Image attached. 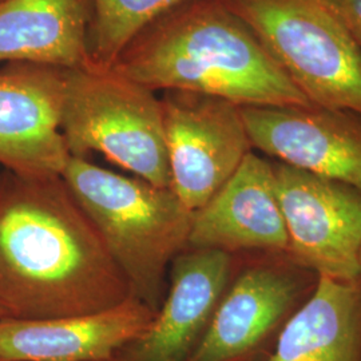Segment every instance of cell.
<instances>
[{
    "label": "cell",
    "mask_w": 361,
    "mask_h": 361,
    "mask_svg": "<svg viewBox=\"0 0 361 361\" xmlns=\"http://www.w3.org/2000/svg\"><path fill=\"white\" fill-rule=\"evenodd\" d=\"M129 284L62 176L0 173V310L42 320L114 308Z\"/></svg>",
    "instance_id": "cell-1"
},
{
    "label": "cell",
    "mask_w": 361,
    "mask_h": 361,
    "mask_svg": "<svg viewBox=\"0 0 361 361\" xmlns=\"http://www.w3.org/2000/svg\"><path fill=\"white\" fill-rule=\"evenodd\" d=\"M153 91L243 106H312L225 0H188L143 28L111 67Z\"/></svg>",
    "instance_id": "cell-2"
},
{
    "label": "cell",
    "mask_w": 361,
    "mask_h": 361,
    "mask_svg": "<svg viewBox=\"0 0 361 361\" xmlns=\"http://www.w3.org/2000/svg\"><path fill=\"white\" fill-rule=\"evenodd\" d=\"M62 177L126 279L131 297L157 312L168 293L171 262L188 247L193 212L171 188L118 174L86 158L70 157Z\"/></svg>",
    "instance_id": "cell-3"
},
{
    "label": "cell",
    "mask_w": 361,
    "mask_h": 361,
    "mask_svg": "<svg viewBox=\"0 0 361 361\" xmlns=\"http://www.w3.org/2000/svg\"><path fill=\"white\" fill-rule=\"evenodd\" d=\"M61 131L71 157L99 153L138 178L170 188L161 98L116 70H66Z\"/></svg>",
    "instance_id": "cell-4"
},
{
    "label": "cell",
    "mask_w": 361,
    "mask_h": 361,
    "mask_svg": "<svg viewBox=\"0 0 361 361\" xmlns=\"http://www.w3.org/2000/svg\"><path fill=\"white\" fill-rule=\"evenodd\" d=\"M316 106L361 116V52L324 0H225Z\"/></svg>",
    "instance_id": "cell-5"
},
{
    "label": "cell",
    "mask_w": 361,
    "mask_h": 361,
    "mask_svg": "<svg viewBox=\"0 0 361 361\" xmlns=\"http://www.w3.org/2000/svg\"><path fill=\"white\" fill-rule=\"evenodd\" d=\"M319 276L286 255L237 256L232 279L190 361H264Z\"/></svg>",
    "instance_id": "cell-6"
},
{
    "label": "cell",
    "mask_w": 361,
    "mask_h": 361,
    "mask_svg": "<svg viewBox=\"0 0 361 361\" xmlns=\"http://www.w3.org/2000/svg\"><path fill=\"white\" fill-rule=\"evenodd\" d=\"M170 188L192 212L204 207L253 152L241 107L219 97L164 91Z\"/></svg>",
    "instance_id": "cell-7"
},
{
    "label": "cell",
    "mask_w": 361,
    "mask_h": 361,
    "mask_svg": "<svg viewBox=\"0 0 361 361\" xmlns=\"http://www.w3.org/2000/svg\"><path fill=\"white\" fill-rule=\"evenodd\" d=\"M273 165L289 238L286 256L319 277L360 279V192L281 162Z\"/></svg>",
    "instance_id": "cell-8"
},
{
    "label": "cell",
    "mask_w": 361,
    "mask_h": 361,
    "mask_svg": "<svg viewBox=\"0 0 361 361\" xmlns=\"http://www.w3.org/2000/svg\"><path fill=\"white\" fill-rule=\"evenodd\" d=\"M253 149L361 193V116L322 106H243Z\"/></svg>",
    "instance_id": "cell-9"
},
{
    "label": "cell",
    "mask_w": 361,
    "mask_h": 361,
    "mask_svg": "<svg viewBox=\"0 0 361 361\" xmlns=\"http://www.w3.org/2000/svg\"><path fill=\"white\" fill-rule=\"evenodd\" d=\"M237 256L185 249L173 259L166 297L142 334L102 361H190L232 279Z\"/></svg>",
    "instance_id": "cell-10"
},
{
    "label": "cell",
    "mask_w": 361,
    "mask_h": 361,
    "mask_svg": "<svg viewBox=\"0 0 361 361\" xmlns=\"http://www.w3.org/2000/svg\"><path fill=\"white\" fill-rule=\"evenodd\" d=\"M66 70L11 62L0 68V165L23 177L62 176Z\"/></svg>",
    "instance_id": "cell-11"
},
{
    "label": "cell",
    "mask_w": 361,
    "mask_h": 361,
    "mask_svg": "<svg viewBox=\"0 0 361 361\" xmlns=\"http://www.w3.org/2000/svg\"><path fill=\"white\" fill-rule=\"evenodd\" d=\"M288 247L273 161L252 152L232 178L194 210L186 249L244 256L288 255Z\"/></svg>",
    "instance_id": "cell-12"
},
{
    "label": "cell",
    "mask_w": 361,
    "mask_h": 361,
    "mask_svg": "<svg viewBox=\"0 0 361 361\" xmlns=\"http://www.w3.org/2000/svg\"><path fill=\"white\" fill-rule=\"evenodd\" d=\"M154 316V310L130 297L89 314L0 319V361H102L142 334Z\"/></svg>",
    "instance_id": "cell-13"
},
{
    "label": "cell",
    "mask_w": 361,
    "mask_h": 361,
    "mask_svg": "<svg viewBox=\"0 0 361 361\" xmlns=\"http://www.w3.org/2000/svg\"><path fill=\"white\" fill-rule=\"evenodd\" d=\"M92 0H1L0 62L63 70L92 65L89 27Z\"/></svg>",
    "instance_id": "cell-14"
},
{
    "label": "cell",
    "mask_w": 361,
    "mask_h": 361,
    "mask_svg": "<svg viewBox=\"0 0 361 361\" xmlns=\"http://www.w3.org/2000/svg\"><path fill=\"white\" fill-rule=\"evenodd\" d=\"M264 361H361V277H319Z\"/></svg>",
    "instance_id": "cell-15"
},
{
    "label": "cell",
    "mask_w": 361,
    "mask_h": 361,
    "mask_svg": "<svg viewBox=\"0 0 361 361\" xmlns=\"http://www.w3.org/2000/svg\"><path fill=\"white\" fill-rule=\"evenodd\" d=\"M188 0H92L89 54L92 65L111 68L130 40L158 16Z\"/></svg>",
    "instance_id": "cell-16"
},
{
    "label": "cell",
    "mask_w": 361,
    "mask_h": 361,
    "mask_svg": "<svg viewBox=\"0 0 361 361\" xmlns=\"http://www.w3.org/2000/svg\"><path fill=\"white\" fill-rule=\"evenodd\" d=\"M340 18L361 52V0H324Z\"/></svg>",
    "instance_id": "cell-17"
},
{
    "label": "cell",
    "mask_w": 361,
    "mask_h": 361,
    "mask_svg": "<svg viewBox=\"0 0 361 361\" xmlns=\"http://www.w3.org/2000/svg\"><path fill=\"white\" fill-rule=\"evenodd\" d=\"M0 319H4V314H3V312L0 310Z\"/></svg>",
    "instance_id": "cell-18"
},
{
    "label": "cell",
    "mask_w": 361,
    "mask_h": 361,
    "mask_svg": "<svg viewBox=\"0 0 361 361\" xmlns=\"http://www.w3.org/2000/svg\"><path fill=\"white\" fill-rule=\"evenodd\" d=\"M360 265H361V250H360Z\"/></svg>",
    "instance_id": "cell-19"
},
{
    "label": "cell",
    "mask_w": 361,
    "mask_h": 361,
    "mask_svg": "<svg viewBox=\"0 0 361 361\" xmlns=\"http://www.w3.org/2000/svg\"><path fill=\"white\" fill-rule=\"evenodd\" d=\"M0 1H1V0H0Z\"/></svg>",
    "instance_id": "cell-20"
}]
</instances>
